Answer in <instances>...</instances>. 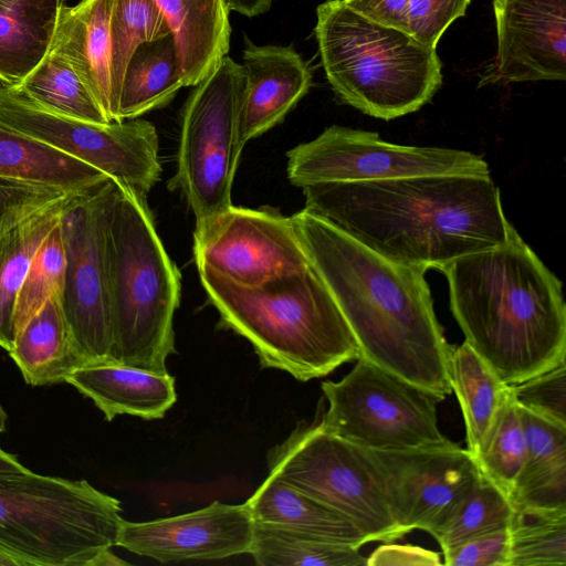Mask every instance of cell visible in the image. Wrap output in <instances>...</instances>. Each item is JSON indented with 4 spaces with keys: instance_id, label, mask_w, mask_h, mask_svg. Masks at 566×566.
Here are the masks:
<instances>
[{
    "instance_id": "cell-1",
    "label": "cell",
    "mask_w": 566,
    "mask_h": 566,
    "mask_svg": "<svg viewBox=\"0 0 566 566\" xmlns=\"http://www.w3.org/2000/svg\"><path fill=\"white\" fill-rule=\"evenodd\" d=\"M305 209L380 256L442 269L513 230L490 175L436 174L302 187Z\"/></svg>"
},
{
    "instance_id": "cell-2",
    "label": "cell",
    "mask_w": 566,
    "mask_h": 566,
    "mask_svg": "<svg viewBox=\"0 0 566 566\" xmlns=\"http://www.w3.org/2000/svg\"><path fill=\"white\" fill-rule=\"evenodd\" d=\"M291 217L311 268L357 340L359 358L450 395L453 346L437 319L427 269L387 260L305 208Z\"/></svg>"
},
{
    "instance_id": "cell-3",
    "label": "cell",
    "mask_w": 566,
    "mask_h": 566,
    "mask_svg": "<svg viewBox=\"0 0 566 566\" xmlns=\"http://www.w3.org/2000/svg\"><path fill=\"white\" fill-rule=\"evenodd\" d=\"M465 340L507 385L566 363L562 282L513 228L494 248L442 269Z\"/></svg>"
},
{
    "instance_id": "cell-4",
    "label": "cell",
    "mask_w": 566,
    "mask_h": 566,
    "mask_svg": "<svg viewBox=\"0 0 566 566\" xmlns=\"http://www.w3.org/2000/svg\"><path fill=\"white\" fill-rule=\"evenodd\" d=\"M199 275L220 324L250 342L261 367L307 381L360 357L352 329L311 266L260 286Z\"/></svg>"
},
{
    "instance_id": "cell-5",
    "label": "cell",
    "mask_w": 566,
    "mask_h": 566,
    "mask_svg": "<svg viewBox=\"0 0 566 566\" xmlns=\"http://www.w3.org/2000/svg\"><path fill=\"white\" fill-rule=\"evenodd\" d=\"M106 245L113 321L112 364L168 374L181 275L154 226L146 197L112 179Z\"/></svg>"
},
{
    "instance_id": "cell-6",
    "label": "cell",
    "mask_w": 566,
    "mask_h": 566,
    "mask_svg": "<svg viewBox=\"0 0 566 566\" xmlns=\"http://www.w3.org/2000/svg\"><path fill=\"white\" fill-rule=\"evenodd\" d=\"M316 18L322 65L342 102L389 120L418 111L440 87L437 48L366 19L344 0L321 3Z\"/></svg>"
},
{
    "instance_id": "cell-7",
    "label": "cell",
    "mask_w": 566,
    "mask_h": 566,
    "mask_svg": "<svg viewBox=\"0 0 566 566\" xmlns=\"http://www.w3.org/2000/svg\"><path fill=\"white\" fill-rule=\"evenodd\" d=\"M120 512L86 480L0 472V552L19 566H90L117 546Z\"/></svg>"
},
{
    "instance_id": "cell-8",
    "label": "cell",
    "mask_w": 566,
    "mask_h": 566,
    "mask_svg": "<svg viewBox=\"0 0 566 566\" xmlns=\"http://www.w3.org/2000/svg\"><path fill=\"white\" fill-rule=\"evenodd\" d=\"M269 474L347 517L368 542H392L407 533L396 523L382 470L373 451L323 430L302 426L268 458Z\"/></svg>"
},
{
    "instance_id": "cell-9",
    "label": "cell",
    "mask_w": 566,
    "mask_h": 566,
    "mask_svg": "<svg viewBox=\"0 0 566 566\" xmlns=\"http://www.w3.org/2000/svg\"><path fill=\"white\" fill-rule=\"evenodd\" d=\"M193 87L182 112L177 170L169 187L180 190L198 227L232 206L245 146L240 136L243 67L227 55Z\"/></svg>"
},
{
    "instance_id": "cell-10",
    "label": "cell",
    "mask_w": 566,
    "mask_h": 566,
    "mask_svg": "<svg viewBox=\"0 0 566 566\" xmlns=\"http://www.w3.org/2000/svg\"><path fill=\"white\" fill-rule=\"evenodd\" d=\"M339 381L321 385L328 408L326 432L376 452L451 446L439 429L437 406L446 399L363 358Z\"/></svg>"
},
{
    "instance_id": "cell-11",
    "label": "cell",
    "mask_w": 566,
    "mask_h": 566,
    "mask_svg": "<svg viewBox=\"0 0 566 566\" xmlns=\"http://www.w3.org/2000/svg\"><path fill=\"white\" fill-rule=\"evenodd\" d=\"M0 125L67 154L145 197L161 172L157 130L145 119L84 122L49 112L2 84Z\"/></svg>"
},
{
    "instance_id": "cell-12",
    "label": "cell",
    "mask_w": 566,
    "mask_h": 566,
    "mask_svg": "<svg viewBox=\"0 0 566 566\" xmlns=\"http://www.w3.org/2000/svg\"><path fill=\"white\" fill-rule=\"evenodd\" d=\"M112 185L76 193L64 207L60 227L65 252L61 304L84 366L112 364L113 321L106 245V203Z\"/></svg>"
},
{
    "instance_id": "cell-13",
    "label": "cell",
    "mask_w": 566,
    "mask_h": 566,
    "mask_svg": "<svg viewBox=\"0 0 566 566\" xmlns=\"http://www.w3.org/2000/svg\"><path fill=\"white\" fill-rule=\"evenodd\" d=\"M286 171L290 182L301 188L436 174L490 175L488 163L471 151L398 145L374 132L337 125L289 150Z\"/></svg>"
},
{
    "instance_id": "cell-14",
    "label": "cell",
    "mask_w": 566,
    "mask_h": 566,
    "mask_svg": "<svg viewBox=\"0 0 566 566\" xmlns=\"http://www.w3.org/2000/svg\"><path fill=\"white\" fill-rule=\"evenodd\" d=\"M193 259L198 272L243 286H260L311 266L292 217L233 205L195 228Z\"/></svg>"
},
{
    "instance_id": "cell-15",
    "label": "cell",
    "mask_w": 566,
    "mask_h": 566,
    "mask_svg": "<svg viewBox=\"0 0 566 566\" xmlns=\"http://www.w3.org/2000/svg\"><path fill=\"white\" fill-rule=\"evenodd\" d=\"M396 523L408 534L438 531L481 478L473 455L453 443L400 452L373 451Z\"/></svg>"
},
{
    "instance_id": "cell-16",
    "label": "cell",
    "mask_w": 566,
    "mask_h": 566,
    "mask_svg": "<svg viewBox=\"0 0 566 566\" xmlns=\"http://www.w3.org/2000/svg\"><path fill=\"white\" fill-rule=\"evenodd\" d=\"M497 50L479 86L566 78V0H493Z\"/></svg>"
},
{
    "instance_id": "cell-17",
    "label": "cell",
    "mask_w": 566,
    "mask_h": 566,
    "mask_svg": "<svg viewBox=\"0 0 566 566\" xmlns=\"http://www.w3.org/2000/svg\"><path fill=\"white\" fill-rule=\"evenodd\" d=\"M253 518L243 504L214 501L190 513L122 524L117 546L160 563L223 559L249 554Z\"/></svg>"
},
{
    "instance_id": "cell-18",
    "label": "cell",
    "mask_w": 566,
    "mask_h": 566,
    "mask_svg": "<svg viewBox=\"0 0 566 566\" xmlns=\"http://www.w3.org/2000/svg\"><path fill=\"white\" fill-rule=\"evenodd\" d=\"M240 136L244 145L275 125L312 86L308 64L293 46L256 45L245 39Z\"/></svg>"
},
{
    "instance_id": "cell-19",
    "label": "cell",
    "mask_w": 566,
    "mask_h": 566,
    "mask_svg": "<svg viewBox=\"0 0 566 566\" xmlns=\"http://www.w3.org/2000/svg\"><path fill=\"white\" fill-rule=\"evenodd\" d=\"M113 0L60 3L49 52L63 59L91 91L109 122H118L112 76Z\"/></svg>"
},
{
    "instance_id": "cell-20",
    "label": "cell",
    "mask_w": 566,
    "mask_h": 566,
    "mask_svg": "<svg viewBox=\"0 0 566 566\" xmlns=\"http://www.w3.org/2000/svg\"><path fill=\"white\" fill-rule=\"evenodd\" d=\"M65 382L90 398L108 421L120 415L160 419L177 399L175 379L169 374L119 364L82 366Z\"/></svg>"
},
{
    "instance_id": "cell-21",
    "label": "cell",
    "mask_w": 566,
    "mask_h": 566,
    "mask_svg": "<svg viewBox=\"0 0 566 566\" xmlns=\"http://www.w3.org/2000/svg\"><path fill=\"white\" fill-rule=\"evenodd\" d=\"M175 40L185 86L201 82L230 48V10L224 0H156Z\"/></svg>"
},
{
    "instance_id": "cell-22",
    "label": "cell",
    "mask_w": 566,
    "mask_h": 566,
    "mask_svg": "<svg viewBox=\"0 0 566 566\" xmlns=\"http://www.w3.org/2000/svg\"><path fill=\"white\" fill-rule=\"evenodd\" d=\"M517 407L526 452L511 504L513 509L566 510V427Z\"/></svg>"
},
{
    "instance_id": "cell-23",
    "label": "cell",
    "mask_w": 566,
    "mask_h": 566,
    "mask_svg": "<svg viewBox=\"0 0 566 566\" xmlns=\"http://www.w3.org/2000/svg\"><path fill=\"white\" fill-rule=\"evenodd\" d=\"M8 354L32 386L65 382L69 375L84 366L69 331L61 295L48 300L29 319Z\"/></svg>"
},
{
    "instance_id": "cell-24",
    "label": "cell",
    "mask_w": 566,
    "mask_h": 566,
    "mask_svg": "<svg viewBox=\"0 0 566 566\" xmlns=\"http://www.w3.org/2000/svg\"><path fill=\"white\" fill-rule=\"evenodd\" d=\"M254 522L360 547L366 536L344 515L269 474L247 501Z\"/></svg>"
},
{
    "instance_id": "cell-25",
    "label": "cell",
    "mask_w": 566,
    "mask_h": 566,
    "mask_svg": "<svg viewBox=\"0 0 566 566\" xmlns=\"http://www.w3.org/2000/svg\"><path fill=\"white\" fill-rule=\"evenodd\" d=\"M0 178L77 193L109 177L42 142L0 125Z\"/></svg>"
},
{
    "instance_id": "cell-26",
    "label": "cell",
    "mask_w": 566,
    "mask_h": 566,
    "mask_svg": "<svg viewBox=\"0 0 566 566\" xmlns=\"http://www.w3.org/2000/svg\"><path fill=\"white\" fill-rule=\"evenodd\" d=\"M449 377L463 415L467 450L475 458L511 395V385L467 342L453 347Z\"/></svg>"
},
{
    "instance_id": "cell-27",
    "label": "cell",
    "mask_w": 566,
    "mask_h": 566,
    "mask_svg": "<svg viewBox=\"0 0 566 566\" xmlns=\"http://www.w3.org/2000/svg\"><path fill=\"white\" fill-rule=\"evenodd\" d=\"M61 0H0V82L17 86L49 51Z\"/></svg>"
},
{
    "instance_id": "cell-28",
    "label": "cell",
    "mask_w": 566,
    "mask_h": 566,
    "mask_svg": "<svg viewBox=\"0 0 566 566\" xmlns=\"http://www.w3.org/2000/svg\"><path fill=\"white\" fill-rule=\"evenodd\" d=\"M181 87L185 85L172 34L139 44L123 75L118 122L167 105Z\"/></svg>"
},
{
    "instance_id": "cell-29",
    "label": "cell",
    "mask_w": 566,
    "mask_h": 566,
    "mask_svg": "<svg viewBox=\"0 0 566 566\" xmlns=\"http://www.w3.org/2000/svg\"><path fill=\"white\" fill-rule=\"evenodd\" d=\"M74 195L38 211L0 235V347L7 352L13 346L15 302L32 259Z\"/></svg>"
},
{
    "instance_id": "cell-30",
    "label": "cell",
    "mask_w": 566,
    "mask_h": 566,
    "mask_svg": "<svg viewBox=\"0 0 566 566\" xmlns=\"http://www.w3.org/2000/svg\"><path fill=\"white\" fill-rule=\"evenodd\" d=\"M249 554L259 566L367 565V557L353 545L254 521Z\"/></svg>"
},
{
    "instance_id": "cell-31",
    "label": "cell",
    "mask_w": 566,
    "mask_h": 566,
    "mask_svg": "<svg viewBox=\"0 0 566 566\" xmlns=\"http://www.w3.org/2000/svg\"><path fill=\"white\" fill-rule=\"evenodd\" d=\"M12 87L49 112L90 123H112L74 70L49 51L22 82Z\"/></svg>"
},
{
    "instance_id": "cell-32",
    "label": "cell",
    "mask_w": 566,
    "mask_h": 566,
    "mask_svg": "<svg viewBox=\"0 0 566 566\" xmlns=\"http://www.w3.org/2000/svg\"><path fill=\"white\" fill-rule=\"evenodd\" d=\"M510 566L566 565V510L513 509Z\"/></svg>"
},
{
    "instance_id": "cell-33",
    "label": "cell",
    "mask_w": 566,
    "mask_h": 566,
    "mask_svg": "<svg viewBox=\"0 0 566 566\" xmlns=\"http://www.w3.org/2000/svg\"><path fill=\"white\" fill-rule=\"evenodd\" d=\"M512 513L509 497L481 475L474 489L432 536L446 553L475 536L507 527Z\"/></svg>"
},
{
    "instance_id": "cell-34",
    "label": "cell",
    "mask_w": 566,
    "mask_h": 566,
    "mask_svg": "<svg viewBox=\"0 0 566 566\" xmlns=\"http://www.w3.org/2000/svg\"><path fill=\"white\" fill-rule=\"evenodd\" d=\"M111 33L113 90L118 114L120 84L130 55L139 44L171 32L156 0H113Z\"/></svg>"
},
{
    "instance_id": "cell-35",
    "label": "cell",
    "mask_w": 566,
    "mask_h": 566,
    "mask_svg": "<svg viewBox=\"0 0 566 566\" xmlns=\"http://www.w3.org/2000/svg\"><path fill=\"white\" fill-rule=\"evenodd\" d=\"M525 437L512 386L484 447L474 458L482 476L493 483L510 500L525 460Z\"/></svg>"
},
{
    "instance_id": "cell-36",
    "label": "cell",
    "mask_w": 566,
    "mask_h": 566,
    "mask_svg": "<svg viewBox=\"0 0 566 566\" xmlns=\"http://www.w3.org/2000/svg\"><path fill=\"white\" fill-rule=\"evenodd\" d=\"M64 275L65 252L59 221L38 248L19 290L13 315L14 338L48 300L62 294Z\"/></svg>"
},
{
    "instance_id": "cell-37",
    "label": "cell",
    "mask_w": 566,
    "mask_h": 566,
    "mask_svg": "<svg viewBox=\"0 0 566 566\" xmlns=\"http://www.w3.org/2000/svg\"><path fill=\"white\" fill-rule=\"evenodd\" d=\"M515 402L552 422L566 427V364L511 385Z\"/></svg>"
},
{
    "instance_id": "cell-38",
    "label": "cell",
    "mask_w": 566,
    "mask_h": 566,
    "mask_svg": "<svg viewBox=\"0 0 566 566\" xmlns=\"http://www.w3.org/2000/svg\"><path fill=\"white\" fill-rule=\"evenodd\" d=\"M72 193L49 186L0 178V235Z\"/></svg>"
},
{
    "instance_id": "cell-39",
    "label": "cell",
    "mask_w": 566,
    "mask_h": 566,
    "mask_svg": "<svg viewBox=\"0 0 566 566\" xmlns=\"http://www.w3.org/2000/svg\"><path fill=\"white\" fill-rule=\"evenodd\" d=\"M471 0H409L408 33L420 43L437 48L441 35L465 14Z\"/></svg>"
},
{
    "instance_id": "cell-40",
    "label": "cell",
    "mask_w": 566,
    "mask_h": 566,
    "mask_svg": "<svg viewBox=\"0 0 566 566\" xmlns=\"http://www.w3.org/2000/svg\"><path fill=\"white\" fill-rule=\"evenodd\" d=\"M448 566H510L509 528L475 536L443 553Z\"/></svg>"
},
{
    "instance_id": "cell-41",
    "label": "cell",
    "mask_w": 566,
    "mask_h": 566,
    "mask_svg": "<svg viewBox=\"0 0 566 566\" xmlns=\"http://www.w3.org/2000/svg\"><path fill=\"white\" fill-rule=\"evenodd\" d=\"M439 553L410 544L386 542L367 557L368 566H440Z\"/></svg>"
},
{
    "instance_id": "cell-42",
    "label": "cell",
    "mask_w": 566,
    "mask_h": 566,
    "mask_svg": "<svg viewBox=\"0 0 566 566\" xmlns=\"http://www.w3.org/2000/svg\"><path fill=\"white\" fill-rule=\"evenodd\" d=\"M344 2L370 21L408 32L409 0H344Z\"/></svg>"
},
{
    "instance_id": "cell-43",
    "label": "cell",
    "mask_w": 566,
    "mask_h": 566,
    "mask_svg": "<svg viewBox=\"0 0 566 566\" xmlns=\"http://www.w3.org/2000/svg\"><path fill=\"white\" fill-rule=\"evenodd\" d=\"M230 11H237L248 18L266 12L272 0H224Z\"/></svg>"
},
{
    "instance_id": "cell-44",
    "label": "cell",
    "mask_w": 566,
    "mask_h": 566,
    "mask_svg": "<svg viewBox=\"0 0 566 566\" xmlns=\"http://www.w3.org/2000/svg\"><path fill=\"white\" fill-rule=\"evenodd\" d=\"M27 469L14 454L0 448V472H22Z\"/></svg>"
},
{
    "instance_id": "cell-45",
    "label": "cell",
    "mask_w": 566,
    "mask_h": 566,
    "mask_svg": "<svg viewBox=\"0 0 566 566\" xmlns=\"http://www.w3.org/2000/svg\"><path fill=\"white\" fill-rule=\"evenodd\" d=\"M127 565V562L117 557L112 548L102 551L90 564V566H118Z\"/></svg>"
},
{
    "instance_id": "cell-46",
    "label": "cell",
    "mask_w": 566,
    "mask_h": 566,
    "mask_svg": "<svg viewBox=\"0 0 566 566\" xmlns=\"http://www.w3.org/2000/svg\"><path fill=\"white\" fill-rule=\"evenodd\" d=\"M0 566H19L18 562L7 554L0 552Z\"/></svg>"
},
{
    "instance_id": "cell-47",
    "label": "cell",
    "mask_w": 566,
    "mask_h": 566,
    "mask_svg": "<svg viewBox=\"0 0 566 566\" xmlns=\"http://www.w3.org/2000/svg\"><path fill=\"white\" fill-rule=\"evenodd\" d=\"M7 420H8L7 412L4 411V409L2 408V406L0 403V433H2L6 430Z\"/></svg>"
}]
</instances>
